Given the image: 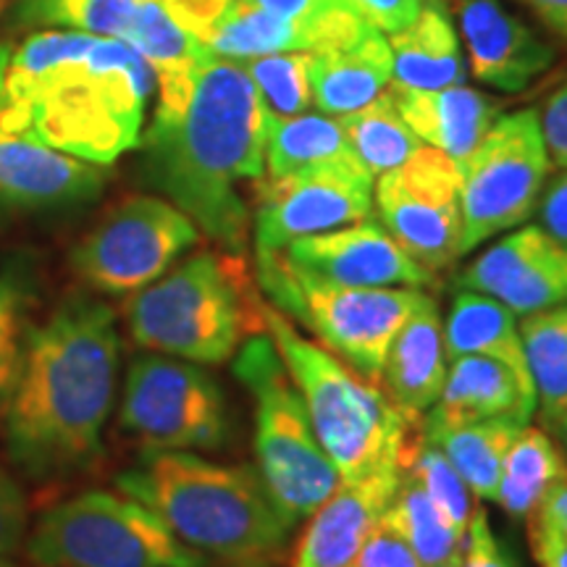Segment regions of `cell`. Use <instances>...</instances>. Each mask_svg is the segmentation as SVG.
Masks as SVG:
<instances>
[{
  "label": "cell",
  "instance_id": "49",
  "mask_svg": "<svg viewBox=\"0 0 567 567\" xmlns=\"http://www.w3.org/2000/svg\"><path fill=\"white\" fill-rule=\"evenodd\" d=\"M434 567H465V555H463V551H460L457 557L446 559V563H442V565H434Z\"/></svg>",
  "mask_w": 567,
  "mask_h": 567
},
{
  "label": "cell",
  "instance_id": "18",
  "mask_svg": "<svg viewBox=\"0 0 567 567\" xmlns=\"http://www.w3.org/2000/svg\"><path fill=\"white\" fill-rule=\"evenodd\" d=\"M457 21L473 76L492 90H528L557 59L555 48L499 0H460Z\"/></svg>",
  "mask_w": 567,
  "mask_h": 567
},
{
  "label": "cell",
  "instance_id": "20",
  "mask_svg": "<svg viewBox=\"0 0 567 567\" xmlns=\"http://www.w3.org/2000/svg\"><path fill=\"white\" fill-rule=\"evenodd\" d=\"M122 40L153 69L158 87V105L153 116H179L193 97L203 66L210 61L208 45L182 27L161 0H137Z\"/></svg>",
  "mask_w": 567,
  "mask_h": 567
},
{
  "label": "cell",
  "instance_id": "4",
  "mask_svg": "<svg viewBox=\"0 0 567 567\" xmlns=\"http://www.w3.org/2000/svg\"><path fill=\"white\" fill-rule=\"evenodd\" d=\"M116 486L218 567H276L297 526L250 465H218L193 452L147 450Z\"/></svg>",
  "mask_w": 567,
  "mask_h": 567
},
{
  "label": "cell",
  "instance_id": "23",
  "mask_svg": "<svg viewBox=\"0 0 567 567\" xmlns=\"http://www.w3.org/2000/svg\"><path fill=\"white\" fill-rule=\"evenodd\" d=\"M386 92L392 95L405 124L417 134V140L450 155L455 163L465 161L502 116L499 103L486 97L484 92L463 87V84L439 90H413L392 84Z\"/></svg>",
  "mask_w": 567,
  "mask_h": 567
},
{
  "label": "cell",
  "instance_id": "43",
  "mask_svg": "<svg viewBox=\"0 0 567 567\" xmlns=\"http://www.w3.org/2000/svg\"><path fill=\"white\" fill-rule=\"evenodd\" d=\"M538 122H542L551 166L567 168V82L557 92H551L544 111L538 113Z\"/></svg>",
  "mask_w": 567,
  "mask_h": 567
},
{
  "label": "cell",
  "instance_id": "11",
  "mask_svg": "<svg viewBox=\"0 0 567 567\" xmlns=\"http://www.w3.org/2000/svg\"><path fill=\"white\" fill-rule=\"evenodd\" d=\"M197 239L200 229L174 203L137 195L113 205L71 250L69 264L95 292L134 295L172 271Z\"/></svg>",
  "mask_w": 567,
  "mask_h": 567
},
{
  "label": "cell",
  "instance_id": "15",
  "mask_svg": "<svg viewBox=\"0 0 567 567\" xmlns=\"http://www.w3.org/2000/svg\"><path fill=\"white\" fill-rule=\"evenodd\" d=\"M457 289L488 295L515 316L567 302V243L542 224L523 226L457 274Z\"/></svg>",
  "mask_w": 567,
  "mask_h": 567
},
{
  "label": "cell",
  "instance_id": "47",
  "mask_svg": "<svg viewBox=\"0 0 567 567\" xmlns=\"http://www.w3.org/2000/svg\"><path fill=\"white\" fill-rule=\"evenodd\" d=\"M551 34L567 42V0H523Z\"/></svg>",
  "mask_w": 567,
  "mask_h": 567
},
{
  "label": "cell",
  "instance_id": "35",
  "mask_svg": "<svg viewBox=\"0 0 567 567\" xmlns=\"http://www.w3.org/2000/svg\"><path fill=\"white\" fill-rule=\"evenodd\" d=\"M405 473H410V476L421 484V488L429 494V499L434 502L439 515L450 523L452 530H455L460 538H465L467 523H471L476 507H473L471 486H467V481L460 476L457 467L450 463V457L423 436V442L415 450Z\"/></svg>",
  "mask_w": 567,
  "mask_h": 567
},
{
  "label": "cell",
  "instance_id": "14",
  "mask_svg": "<svg viewBox=\"0 0 567 567\" xmlns=\"http://www.w3.org/2000/svg\"><path fill=\"white\" fill-rule=\"evenodd\" d=\"M365 166H329L255 182V252H279L295 239L365 221L373 208Z\"/></svg>",
  "mask_w": 567,
  "mask_h": 567
},
{
  "label": "cell",
  "instance_id": "38",
  "mask_svg": "<svg viewBox=\"0 0 567 567\" xmlns=\"http://www.w3.org/2000/svg\"><path fill=\"white\" fill-rule=\"evenodd\" d=\"M528 526L538 567H567V481L544 496Z\"/></svg>",
  "mask_w": 567,
  "mask_h": 567
},
{
  "label": "cell",
  "instance_id": "30",
  "mask_svg": "<svg viewBox=\"0 0 567 567\" xmlns=\"http://www.w3.org/2000/svg\"><path fill=\"white\" fill-rule=\"evenodd\" d=\"M567 481V457L544 429L523 425L502 460L496 499L513 517H530L551 488Z\"/></svg>",
  "mask_w": 567,
  "mask_h": 567
},
{
  "label": "cell",
  "instance_id": "40",
  "mask_svg": "<svg viewBox=\"0 0 567 567\" xmlns=\"http://www.w3.org/2000/svg\"><path fill=\"white\" fill-rule=\"evenodd\" d=\"M27 538V499L17 481L0 471V557L17 555Z\"/></svg>",
  "mask_w": 567,
  "mask_h": 567
},
{
  "label": "cell",
  "instance_id": "44",
  "mask_svg": "<svg viewBox=\"0 0 567 567\" xmlns=\"http://www.w3.org/2000/svg\"><path fill=\"white\" fill-rule=\"evenodd\" d=\"M161 3L172 11V17L182 27H187L197 40L205 42L234 0H161Z\"/></svg>",
  "mask_w": 567,
  "mask_h": 567
},
{
  "label": "cell",
  "instance_id": "27",
  "mask_svg": "<svg viewBox=\"0 0 567 567\" xmlns=\"http://www.w3.org/2000/svg\"><path fill=\"white\" fill-rule=\"evenodd\" d=\"M444 339L450 360L481 354V358L499 360L530 379L520 331H517V316L494 297L460 289L446 316Z\"/></svg>",
  "mask_w": 567,
  "mask_h": 567
},
{
  "label": "cell",
  "instance_id": "17",
  "mask_svg": "<svg viewBox=\"0 0 567 567\" xmlns=\"http://www.w3.org/2000/svg\"><path fill=\"white\" fill-rule=\"evenodd\" d=\"M103 168L21 134L0 132V226L32 213L92 203L105 187Z\"/></svg>",
  "mask_w": 567,
  "mask_h": 567
},
{
  "label": "cell",
  "instance_id": "50",
  "mask_svg": "<svg viewBox=\"0 0 567 567\" xmlns=\"http://www.w3.org/2000/svg\"><path fill=\"white\" fill-rule=\"evenodd\" d=\"M0 567H17V565L9 563V557H0Z\"/></svg>",
  "mask_w": 567,
  "mask_h": 567
},
{
  "label": "cell",
  "instance_id": "8",
  "mask_svg": "<svg viewBox=\"0 0 567 567\" xmlns=\"http://www.w3.org/2000/svg\"><path fill=\"white\" fill-rule=\"evenodd\" d=\"M255 279L284 316L344 360L352 371L379 384L396 331L423 300L413 287H347L300 271L281 252H255Z\"/></svg>",
  "mask_w": 567,
  "mask_h": 567
},
{
  "label": "cell",
  "instance_id": "10",
  "mask_svg": "<svg viewBox=\"0 0 567 567\" xmlns=\"http://www.w3.org/2000/svg\"><path fill=\"white\" fill-rule=\"evenodd\" d=\"M460 166V255L476 250L496 234L528 221L538 208L551 158L538 111L507 113Z\"/></svg>",
  "mask_w": 567,
  "mask_h": 567
},
{
  "label": "cell",
  "instance_id": "48",
  "mask_svg": "<svg viewBox=\"0 0 567 567\" xmlns=\"http://www.w3.org/2000/svg\"><path fill=\"white\" fill-rule=\"evenodd\" d=\"M542 421L547 425V434L555 439L557 446L567 457V400L559 402L557 408L547 410V413H542Z\"/></svg>",
  "mask_w": 567,
  "mask_h": 567
},
{
  "label": "cell",
  "instance_id": "22",
  "mask_svg": "<svg viewBox=\"0 0 567 567\" xmlns=\"http://www.w3.org/2000/svg\"><path fill=\"white\" fill-rule=\"evenodd\" d=\"M446 371H450V354H446L442 313L434 297L423 295L389 347L381 368V384L396 408L423 417L442 396Z\"/></svg>",
  "mask_w": 567,
  "mask_h": 567
},
{
  "label": "cell",
  "instance_id": "41",
  "mask_svg": "<svg viewBox=\"0 0 567 567\" xmlns=\"http://www.w3.org/2000/svg\"><path fill=\"white\" fill-rule=\"evenodd\" d=\"M347 3L379 32L394 34L405 30L421 13L425 0H347Z\"/></svg>",
  "mask_w": 567,
  "mask_h": 567
},
{
  "label": "cell",
  "instance_id": "7",
  "mask_svg": "<svg viewBox=\"0 0 567 567\" xmlns=\"http://www.w3.org/2000/svg\"><path fill=\"white\" fill-rule=\"evenodd\" d=\"M234 375L255 402V457L276 502L295 520L310 517L342 484L310 425L302 392L268 334L247 337Z\"/></svg>",
  "mask_w": 567,
  "mask_h": 567
},
{
  "label": "cell",
  "instance_id": "26",
  "mask_svg": "<svg viewBox=\"0 0 567 567\" xmlns=\"http://www.w3.org/2000/svg\"><path fill=\"white\" fill-rule=\"evenodd\" d=\"M331 13H326L316 24H302L245 0H234L205 38V45L218 59L231 61H250L276 53H310L323 48L329 38Z\"/></svg>",
  "mask_w": 567,
  "mask_h": 567
},
{
  "label": "cell",
  "instance_id": "32",
  "mask_svg": "<svg viewBox=\"0 0 567 567\" xmlns=\"http://www.w3.org/2000/svg\"><path fill=\"white\" fill-rule=\"evenodd\" d=\"M384 523L405 538L423 567L442 565L465 549V538H460L450 523L439 515L434 502L410 473H402L394 499L389 502L384 513Z\"/></svg>",
  "mask_w": 567,
  "mask_h": 567
},
{
  "label": "cell",
  "instance_id": "28",
  "mask_svg": "<svg viewBox=\"0 0 567 567\" xmlns=\"http://www.w3.org/2000/svg\"><path fill=\"white\" fill-rule=\"evenodd\" d=\"M329 166H363L339 118L326 116V113L271 118L266 142V176Z\"/></svg>",
  "mask_w": 567,
  "mask_h": 567
},
{
  "label": "cell",
  "instance_id": "29",
  "mask_svg": "<svg viewBox=\"0 0 567 567\" xmlns=\"http://www.w3.org/2000/svg\"><path fill=\"white\" fill-rule=\"evenodd\" d=\"M520 429L523 425L513 421L442 423L429 413L423 415V436L450 457L473 494L492 502L499 486L502 460Z\"/></svg>",
  "mask_w": 567,
  "mask_h": 567
},
{
  "label": "cell",
  "instance_id": "6",
  "mask_svg": "<svg viewBox=\"0 0 567 567\" xmlns=\"http://www.w3.org/2000/svg\"><path fill=\"white\" fill-rule=\"evenodd\" d=\"M134 342L197 365L226 363L264 326L239 255L197 252L147 284L126 305Z\"/></svg>",
  "mask_w": 567,
  "mask_h": 567
},
{
  "label": "cell",
  "instance_id": "36",
  "mask_svg": "<svg viewBox=\"0 0 567 567\" xmlns=\"http://www.w3.org/2000/svg\"><path fill=\"white\" fill-rule=\"evenodd\" d=\"M243 63L274 118L300 116L313 105V92H310L308 80V53L260 55V59Z\"/></svg>",
  "mask_w": 567,
  "mask_h": 567
},
{
  "label": "cell",
  "instance_id": "37",
  "mask_svg": "<svg viewBox=\"0 0 567 567\" xmlns=\"http://www.w3.org/2000/svg\"><path fill=\"white\" fill-rule=\"evenodd\" d=\"M32 297L30 276L17 268H0V405L11 392L30 337Z\"/></svg>",
  "mask_w": 567,
  "mask_h": 567
},
{
  "label": "cell",
  "instance_id": "19",
  "mask_svg": "<svg viewBox=\"0 0 567 567\" xmlns=\"http://www.w3.org/2000/svg\"><path fill=\"white\" fill-rule=\"evenodd\" d=\"M402 473L381 471L358 481H342L316 509L297 544L292 567H352L360 549L394 499Z\"/></svg>",
  "mask_w": 567,
  "mask_h": 567
},
{
  "label": "cell",
  "instance_id": "46",
  "mask_svg": "<svg viewBox=\"0 0 567 567\" xmlns=\"http://www.w3.org/2000/svg\"><path fill=\"white\" fill-rule=\"evenodd\" d=\"M538 216H542L544 229L567 243V168L544 189L542 200H538Z\"/></svg>",
  "mask_w": 567,
  "mask_h": 567
},
{
  "label": "cell",
  "instance_id": "33",
  "mask_svg": "<svg viewBox=\"0 0 567 567\" xmlns=\"http://www.w3.org/2000/svg\"><path fill=\"white\" fill-rule=\"evenodd\" d=\"M542 413L567 400V302L517 323Z\"/></svg>",
  "mask_w": 567,
  "mask_h": 567
},
{
  "label": "cell",
  "instance_id": "24",
  "mask_svg": "<svg viewBox=\"0 0 567 567\" xmlns=\"http://www.w3.org/2000/svg\"><path fill=\"white\" fill-rule=\"evenodd\" d=\"M313 105L326 116H347L381 95L392 82V48L375 27L352 42L308 53Z\"/></svg>",
  "mask_w": 567,
  "mask_h": 567
},
{
  "label": "cell",
  "instance_id": "12",
  "mask_svg": "<svg viewBox=\"0 0 567 567\" xmlns=\"http://www.w3.org/2000/svg\"><path fill=\"white\" fill-rule=\"evenodd\" d=\"M118 423L145 450H218L229 436L221 386L197 363L158 352L130 365Z\"/></svg>",
  "mask_w": 567,
  "mask_h": 567
},
{
  "label": "cell",
  "instance_id": "2",
  "mask_svg": "<svg viewBox=\"0 0 567 567\" xmlns=\"http://www.w3.org/2000/svg\"><path fill=\"white\" fill-rule=\"evenodd\" d=\"M116 371V318L101 300L69 295L30 329L3 402L6 450L17 467L32 478L90 471L103 455Z\"/></svg>",
  "mask_w": 567,
  "mask_h": 567
},
{
  "label": "cell",
  "instance_id": "42",
  "mask_svg": "<svg viewBox=\"0 0 567 567\" xmlns=\"http://www.w3.org/2000/svg\"><path fill=\"white\" fill-rule=\"evenodd\" d=\"M465 567H513L488 526L484 509H476L465 530Z\"/></svg>",
  "mask_w": 567,
  "mask_h": 567
},
{
  "label": "cell",
  "instance_id": "31",
  "mask_svg": "<svg viewBox=\"0 0 567 567\" xmlns=\"http://www.w3.org/2000/svg\"><path fill=\"white\" fill-rule=\"evenodd\" d=\"M339 124H342L354 155L363 161L373 179L386 172H394L396 166L413 158L423 147L417 134L400 116L386 90L363 109L339 116Z\"/></svg>",
  "mask_w": 567,
  "mask_h": 567
},
{
  "label": "cell",
  "instance_id": "9",
  "mask_svg": "<svg viewBox=\"0 0 567 567\" xmlns=\"http://www.w3.org/2000/svg\"><path fill=\"white\" fill-rule=\"evenodd\" d=\"M24 551L34 567H208L153 509L111 492H84L42 513Z\"/></svg>",
  "mask_w": 567,
  "mask_h": 567
},
{
  "label": "cell",
  "instance_id": "21",
  "mask_svg": "<svg viewBox=\"0 0 567 567\" xmlns=\"http://www.w3.org/2000/svg\"><path fill=\"white\" fill-rule=\"evenodd\" d=\"M538 408L534 381L499 360L463 354L450 360L442 396L429 410L442 423L513 421L528 425Z\"/></svg>",
  "mask_w": 567,
  "mask_h": 567
},
{
  "label": "cell",
  "instance_id": "45",
  "mask_svg": "<svg viewBox=\"0 0 567 567\" xmlns=\"http://www.w3.org/2000/svg\"><path fill=\"white\" fill-rule=\"evenodd\" d=\"M245 3L260 6V9L279 13L284 19L302 21V24H316L326 13L350 6L347 0H245Z\"/></svg>",
  "mask_w": 567,
  "mask_h": 567
},
{
  "label": "cell",
  "instance_id": "13",
  "mask_svg": "<svg viewBox=\"0 0 567 567\" xmlns=\"http://www.w3.org/2000/svg\"><path fill=\"white\" fill-rule=\"evenodd\" d=\"M373 203L394 243L431 274L460 258V166L450 155L423 145L394 172L375 176Z\"/></svg>",
  "mask_w": 567,
  "mask_h": 567
},
{
  "label": "cell",
  "instance_id": "1",
  "mask_svg": "<svg viewBox=\"0 0 567 567\" xmlns=\"http://www.w3.org/2000/svg\"><path fill=\"white\" fill-rule=\"evenodd\" d=\"M155 76L116 38L42 30L0 45V132L111 166L140 145Z\"/></svg>",
  "mask_w": 567,
  "mask_h": 567
},
{
  "label": "cell",
  "instance_id": "5",
  "mask_svg": "<svg viewBox=\"0 0 567 567\" xmlns=\"http://www.w3.org/2000/svg\"><path fill=\"white\" fill-rule=\"evenodd\" d=\"M264 326L302 392L313 434L339 478L405 473L423 442V417L400 410L373 381L305 339L281 310L264 305Z\"/></svg>",
  "mask_w": 567,
  "mask_h": 567
},
{
  "label": "cell",
  "instance_id": "25",
  "mask_svg": "<svg viewBox=\"0 0 567 567\" xmlns=\"http://www.w3.org/2000/svg\"><path fill=\"white\" fill-rule=\"evenodd\" d=\"M392 84L413 90L455 87L465 82V63L450 13L439 0H425L405 30L389 38Z\"/></svg>",
  "mask_w": 567,
  "mask_h": 567
},
{
  "label": "cell",
  "instance_id": "39",
  "mask_svg": "<svg viewBox=\"0 0 567 567\" xmlns=\"http://www.w3.org/2000/svg\"><path fill=\"white\" fill-rule=\"evenodd\" d=\"M352 567H423V563L405 538L381 517V523L368 536Z\"/></svg>",
  "mask_w": 567,
  "mask_h": 567
},
{
  "label": "cell",
  "instance_id": "34",
  "mask_svg": "<svg viewBox=\"0 0 567 567\" xmlns=\"http://www.w3.org/2000/svg\"><path fill=\"white\" fill-rule=\"evenodd\" d=\"M134 9L137 0H17L13 21L122 40Z\"/></svg>",
  "mask_w": 567,
  "mask_h": 567
},
{
  "label": "cell",
  "instance_id": "3",
  "mask_svg": "<svg viewBox=\"0 0 567 567\" xmlns=\"http://www.w3.org/2000/svg\"><path fill=\"white\" fill-rule=\"evenodd\" d=\"M271 118L245 63L210 55L187 109L172 118L153 116L140 137L142 179L213 243L239 255L250 231L239 184L264 179Z\"/></svg>",
  "mask_w": 567,
  "mask_h": 567
},
{
  "label": "cell",
  "instance_id": "16",
  "mask_svg": "<svg viewBox=\"0 0 567 567\" xmlns=\"http://www.w3.org/2000/svg\"><path fill=\"white\" fill-rule=\"evenodd\" d=\"M300 271L347 287H434L436 274L394 243L384 226L358 221L295 239L279 250Z\"/></svg>",
  "mask_w": 567,
  "mask_h": 567
}]
</instances>
